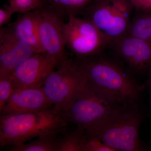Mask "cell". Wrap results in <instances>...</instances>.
I'll return each mask as SVG.
<instances>
[{"label":"cell","instance_id":"obj_10","mask_svg":"<svg viewBox=\"0 0 151 151\" xmlns=\"http://www.w3.org/2000/svg\"><path fill=\"white\" fill-rule=\"evenodd\" d=\"M41 87L15 88L1 116L31 113L45 110L53 106Z\"/></svg>","mask_w":151,"mask_h":151},{"label":"cell","instance_id":"obj_8","mask_svg":"<svg viewBox=\"0 0 151 151\" xmlns=\"http://www.w3.org/2000/svg\"><path fill=\"white\" fill-rule=\"evenodd\" d=\"M63 16L49 4L38 9V32L41 46L44 52L57 60L59 63L68 58Z\"/></svg>","mask_w":151,"mask_h":151},{"label":"cell","instance_id":"obj_13","mask_svg":"<svg viewBox=\"0 0 151 151\" xmlns=\"http://www.w3.org/2000/svg\"><path fill=\"white\" fill-rule=\"evenodd\" d=\"M38 22V9L20 14L14 22L6 27L16 37L27 44L37 53L44 52L39 38Z\"/></svg>","mask_w":151,"mask_h":151},{"label":"cell","instance_id":"obj_4","mask_svg":"<svg viewBox=\"0 0 151 151\" xmlns=\"http://www.w3.org/2000/svg\"><path fill=\"white\" fill-rule=\"evenodd\" d=\"M122 106L95 89L84 74L77 95L64 113L68 122L86 129L105 120Z\"/></svg>","mask_w":151,"mask_h":151},{"label":"cell","instance_id":"obj_9","mask_svg":"<svg viewBox=\"0 0 151 151\" xmlns=\"http://www.w3.org/2000/svg\"><path fill=\"white\" fill-rule=\"evenodd\" d=\"M58 63L57 60L45 52L33 55L12 73L15 88L41 87L45 78Z\"/></svg>","mask_w":151,"mask_h":151},{"label":"cell","instance_id":"obj_16","mask_svg":"<svg viewBox=\"0 0 151 151\" xmlns=\"http://www.w3.org/2000/svg\"><path fill=\"white\" fill-rule=\"evenodd\" d=\"M87 137L85 129L77 127L60 136L57 151H84Z\"/></svg>","mask_w":151,"mask_h":151},{"label":"cell","instance_id":"obj_22","mask_svg":"<svg viewBox=\"0 0 151 151\" xmlns=\"http://www.w3.org/2000/svg\"><path fill=\"white\" fill-rule=\"evenodd\" d=\"M134 8L145 12H151V0H129Z\"/></svg>","mask_w":151,"mask_h":151},{"label":"cell","instance_id":"obj_21","mask_svg":"<svg viewBox=\"0 0 151 151\" xmlns=\"http://www.w3.org/2000/svg\"><path fill=\"white\" fill-rule=\"evenodd\" d=\"M15 12L9 5H4L0 9V27L9 24Z\"/></svg>","mask_w":151,"mask_h":151},{"label":"cell","instance_id":"obj_12","mask_svg":"<svg viewBox=\"0 0 151 151\" xmlns=\"http://www.w3.org/2000/svg\"><path fill=\"white\" fill-rule=\"evenodd\" d=\"M37 53L16 37L6 27L0 28V74H10L22 63Z\"/></svg>","mask_w":151,"mask_h":151},{"label":"cell","instance_id":"obj_18","mask_svg":"<svg viewBox=\"0 0 151 151\" xmlns=\"http://www.w3.org/2000/svg\"><path fill=\"white\" fill-rule=\"evenodd\" d=\"M8 1L15 12L19 14L40 9L48 5L45 0H8Z\"/></svg>","mask_w":151,"mask_h":151},{"label":"cell","instance_id":"obj_14","mask_svg":"<svg viewBox=\"0 0 151 151\" xmlns=\"http://www.w3.org/2000/svg\"><path fill=\"white\" fill-rule=\"evenodd\" d=\"M60 132L42 135L28 143L9 146L12 151H57Z\"/></svg>","mask_w":151,"mask_h":151},{"label":"cell","instance_id":"obj_15","mask_svg":"<svg viewBox=\"0 0 151 151\" xmlns=\"http://www.w3.org/2000/svg\"><path fill=\"white\" fill-rule=\"evenodd\" d=\"M138 11L130 20L127 34L151 42V12Z\"/></svg>","mask_w":151,"mask_h":151},{"label":"cell","instance_id":"obj_3","mask_svg":"<svg viewBox=\"0 0 151 151\" xmlns=\"http://www.w3.org/2000/svg\"><path fill=\"white\" fill-rule=\"evenodd\" d=\"M78 62L89 83L114 103L120 105L136 104L140 88L121 68L94 57Z\"/></svg>","mask_w":151,"mask_h":151},{"label":"cell","instance_id":"obj_19","mask_svg":"<svg viewBox=\"0 0 151 151\" xmlns=\"http://www.w3.org/2000/svg\"><path fill=\"white\" fill-rule=\"evenodd\" d=\"M12 74H0V111L8 101L15 89Z\"/></svg>","mask_w":151,"mask_h":151},{"label":"cell","instance_id":"obj_11","mask_svg":"<svg viewBox=\"0 0 151 151\" xmlns=\"http://www.w3.org/2000/svg\"><path fill=\"white\" fill-rule=\"evenodd\" d=\"M111 44L132 69L140 72L151 70V42L126 34Z\"/></svg>","mask_w":151,"mask_h":151},{"label":"cell","instance_id":"obj_7","mask_svg":"<svg viewBox=\"0 0 151 151\" xmlns=\"http://www.w3.org/2000/svg\"><path fill=\"white\" fill-rule=\"evenodd\" d=\"M68 16L64 24L65 44L77 61L94 58L111 44V40L88 19L72 14Z\"/></svg>","mask_w":151,"mask_h":151},{"label":"cell","instance_id":"obj_1","mask_svg":"<svg viewBox=\"0 0 151 151\" xmlns=\"http://www.w3.org/2000/svg\"><path fill=\"white\" fill-rule=\"evenodd\" d=\"M69 123L56 106L36 112L0 116V145L10 146L52 132H60Z\"/></svg>","mask_w":151,"mask_h":151},{"label":"cell","instance_id":"obj_6","mask_svg":"<svg viewBox=\"0 0 151 151\" xmlns=\"http://www.w3.org/2000/svg\"><path fill=\"white\" fill-rule=\"evenodd\" d=\"M84 78L79 62L68 57L45 78L41 88L53 105L65 112L77 95Z\"/></svg>","mask_w":151,"mask_h":151},{"label":"cell","instance_id":"obj_17","mask_svg":"<svg viewBox=\"0 0 151 151\" xmlns=\"http://www.w3.org/2000/svg\"><path fill=\"white\" fill-rule=\"evenodd\" d=\"M63 16L82 13L92 0H45Z\"/></svg>","mask_w":151,"mask_h":151},{"label":"cell","instance_id":"obj_2","mask_svg":"<svg viewBox=\"0 0 151 151\" xmlns=\"http://www.w3.org/2000/svg\"><path fill=\"white\" fill-rule=\"evenodd\" d=\"M142 119L136 104L122 105L105 120L85 130L115 151H142L139 133Z\"/></svg>","mask_w":151,"mask_h":151},{"label":"cell","instance_id":"obj_5","mask_svg":"<svg viewBox=\"0 0 151 151\" xmlns=\"http://www.w3.org/2000/svg\"><path fill=\"white\" fill-rule=\"evenodd\" d=\"M134 8L129 0H92L81 13L111 44L127 34Z\"/></svg>","mask_w":151,"mask_h":151},{"label":"cell","instance_id":"obj_23","mask_svg":"<svg viewBox=\"0 0 151 151\" xmlns=\"http://www.w3.org/2000/svg\"><path fill=\"white\" fill-rule=\"evenodd\" d=\"M150 84H151V70L150 75Z\"/></svg>","mask_w":151,"mask_h":151},{"label":"cell","instance_id":"obj_20","mask_svg":"<svg viewBox=\"0 0 151 151\" xmlns=\"http://www.w3.org/2000/svg\"><path fill=\"white\" fill-rule=\"evenodd\" d=\"M87 134L84 151H115L96 137Z\"/></svg>","mask_w":151,"mask_h":151}]
</instances>
